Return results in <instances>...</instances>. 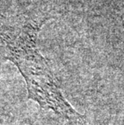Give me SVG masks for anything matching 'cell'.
<instances>
[{
	"instance_id": "1",
	"label": "cell",
	"mask_w": 124,
	"mask_h": 125,
	"mask_svg": "<svg viewBox=\"0 0 124 125\" xmlns=\"http://www.w3.org/2000/svg\"><path fill=\"white\" fill-rule=\"evenodd\" d=\"M48 20H32L2 36L6 58L16 65L25 79L28 98L44 110L52 111L70 125H86L85 117L78 113L62 94L48 62L37 48V36Z\"/></svg>"
}]
</instances>
